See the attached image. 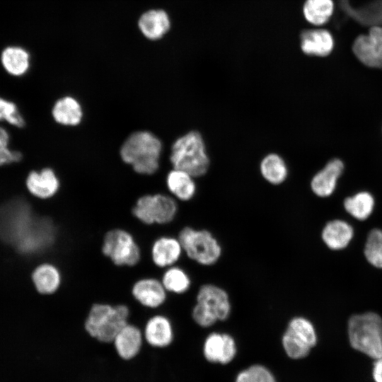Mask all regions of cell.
Masks as SVG:
<instances>
[{"label": "cell", "instance_id": "obj_34", "mask_svg": "<svg viewBox=\"0 0 382 382\" xmlns=\"http://www.w3.org/2000/svg\"><path fill=\"white\" fill-rule=\"evenodd\" d=\"M22 158L20 151L9 148V134L0 126V166L18 162Z\"/></svg>", "mask_w": 382, "mask_h": 382}, {"label": "cell", "instance_id": "obj_8", "mask_svg": "<svg viewBox=\"0 0 382 382\" xmlns=\"http://www.w3.org/2000/svg\"><path fill=\"white\" fill-rule=\"evenodd\" d=\"M175 199L166 194H146L138 197L131 212L133 217L146 226L171 223L178 213Z\"/></svg>", "mask_w": 382, "mask_h": 382}, {"label": "cell", "instance_id": "obj_4", "mask_svg": "<svg viewBox=\"0 0 382 382\" xmlns=\"http://www.w3.org/2000/svg\"><path fill=\"white\" fill-rule=\"evenodd\" d=\"M170 161L173 168L184 170L194 178L204 175L209 159L202 135L191 131L178 137L171 146Z\"/></svg>", "mask_w": 382, "mask_h": 382}, {"label": "cell", "instance_id": "obj_28", "mask_svg": "<svg viewBox=\"0 0 382 382\" xmlns=\"http://www.w3.org/2000/svg\"><path fill=\"white\" fill-rule=\"evenodd\" d=\"M311 348L316 345L318 337L313 323L303 316H294L288 322L286 328Z\"/></svg>", "mask_w": 382, "mask_h": 382}, {"label": "cell", "instance_id": "obj_29", "mask_svg": "<svg viewBox=\"0 0 382 382\" xmlns=\"http://www.w3.org/2000/svg\"><path fill=\"white\" fill-rule=\"evenodd\" d=\"M364 254L370 265L382 269V229L374 228L368 233Z\"/></svg>", "mask_w": 382, "mask_h": 382}, {"label": "cell", "instance_id": "obj_17", "mask_svg": "<svg viewBox=\"0 0 382 382\" xmlns=\"http://www.w3.org/2000/svg\"><path fill=\"white\" fill-rule=\"evenodd\" d=\"M28 190L35 197L45 199L54 197L60 187L59 180L50 168L29 173L25 180Z\"/></svg>", "mask_w": 382, "mask_h": 382}, {"label": "cell", "instance_id": "obj_35", "mask_svg": "<svg viewBox=\"0 0 382 382\" xmlns=\"http://www.w3.org/2000/svg\"><path fill=\"white\" fill-rule=\"evenodd\" d=\"M191 316L197 325L204 328L212 327L219 321L211 311L198 302L193 306Z\"/></svg>", "mask_w": 382, "mask_h": 382}, {"label": "cell", "instance_id": "obj_21", "mask_svg": "<svg viewBox=\"0 0 382 382\" xmlns=\"http://www.w3.org/2000/svg\"><path fill=\"white\" fill-rule=\"evenodd\" d=\"M62 279L59 268L51 263L38 265L32 274L35 289L40 294L45 295L56 293L62 286Z\"/></svg>", "mask_w": 382, "mask_h": 382}, {"label": "cell", "instance_id": "obj_27", "mask_svg": "<svg viewBox=\"0 0 382 382\" xmlns=\"http://www.w3.org/2000/svg\"><path fill=\"white\" fill-rule=\"evenodd\" d=\"M1 62L8 74L21 76L29 68V55L21 48L8 47L2 53Z\"/></svg>", "mask_w": 382, "mask_h": 382}, {"label": "cell", "instance_id": "obj_14", "mask_svg": "<svg viewBox=\"0 0 382 382\" xmlns=\"http://www.w3.org/2000/svg\"><path fill=\"white\" fill-rule=\"evenodd\" d=\"M196 302L205 306L218 319L225 321L231 316L232 306L227 291L214 284H204L199 286Z\"/></svg>", "mask_w": 382, "mask_h": 382}, {"label": "cell", "instance_id": "obj_37", "mask_svg": "<svg viewBox=\"0 0 382 382\" xmlns=\"http://www.w3.org/2000/svg\"><path fill=\"white\" fill-rule=\"evenodd\" d=\"M372 376L375 382H382V357L376 359L373 366Z\"/></svg>", "mask_w": 382, "mask_h": 382}, {"label": "cell", "instance_id": "obj_6", "mask_svg": "<svg viewBox=\"0 0 382 382\" xmlns=\"http://www.w3.org/2000/svg\"><path fill=\"white\" fill-rule=\"evenodd\" d=\"M36 218L25 201L11 200L0 207V238L16 247L30 233Z\"/></svg>", "mask_w": 382, "mask_h": 382}, {"label": "cell", "instance_id": "obj_30", "mask_svg": "<svg viewBox=\"0 0 382 382\" xmlns=\"http://www.w3.org/2000/svg\"><path fill=\"white\" fill-rule=\"evenodd\" d=\"M224 350V332H212L204 340L203 353L205 359L213 363H220Z\"/></svg>", "mask_w": 382, "mask_h": 382}, {"label": "cell", "instance_id": "obj_24", "mask_svg": "<svg viewBox=\"0 0 382 382\" xmlns=\"http://www.w3.org/2000/svg\"><path fill=\"white\" fill-rule=\"evenodd\" d=\"M160 279L168 294L176 295L185 294L192 284L188 273L177 265L164 269Z\"/></svg>", "mask_w": 382, "mask_h": 382}, {"label": "cell", "instance_id": "obj_36", "mask_svg": "<svg viewBox=\"0 0 382 382\" xmlns=\"http://www.w3.org/2000/svg\"><path fill=\"white\" fill-rule=\"evenodd\" d=\"M224 350L220 361L222 364L231 362L235 357L237 352L235 339L228 333H224Z\"/></svg>", "mask_w": 382, "mask_h": 382}, {"label": "cell", "instance_id": "obj_5", "mask_svg": "<svg viewBox=\"0 0 382 382\" xmlns=\"http://www.w3.org/2000/svg\"><path fill=\"white\" fill-rule=\"evenodd\" d=\"M100 253L116 267L132 268L142 257L141 248L133 233L123 227H112L103 234Z\"/></svg>", "mask_w": 382, "mask_h": 382}, {"label": "cell", "instance_id": "obj_3", "mask_svg": "<svg viewBox=\"0 0 382 382\" xmlns=\"http://www.w3.org/2000/svg\"><path fill=\"white\" fill-rule=\"evenodd\" d=\"M347 332L351 347L373 359L382 357V318L375 312L352 315Z\"/></svg>", "mask_w": 382, "mask_h": 382}, {"label": "cell", "instance_id": "obj_13", "mask_svg": "<svg viewBox=\"0 0 382 382\" xmlns=\"http://www.w3.org/2000/svg\"><path fill=\"white\" fill-rule=\"evenodd\" d=\"M142 331L144 341L154 348H166L174 340L172 321L163 313H155L149 316L144 324Z\"/></svg>", "mask_w": 382, "mask_h": 382}, {"label": "cell", "instance_id": "obj_1", "mask_svg": "<svg viewBox=\"0 0 382 382\" xmlns=\"http://www.w3.org/2000/svg\"><path fill=\"white\" fill-rule=\"evenodd\" d=\"M131 312L129 305L123 302H93L86 313L83 329L92 339L112 343L118 332L130 322Z\"/></svg>", "mask_w": 382, "mask_h": 382}, {"label": "cell", "instance_id": "obj_33", "mask_svg": "<svg viewBox=\"0 0 382 382\" xmlns=\"http://www.w3.org/2000/svg\"><path fill=\"white\" fill-rule=\"evenodd\" d=\"M0 121L21 128L25 125V120L17 105L12 101L0 97Z\"/></svg>", "mask_w": 382, "mask_h": 382}, {"label": "cell", "instance_id": "obj_19", "mask_svg": "<svg viewBox=\"0 0 382 382\" xmlns=\"http://www.w3.org/2000/svg\"><path fill=\"white\" fill-rule=\"evenodd\" d=\"M353 236V227L347 221L340 219L328 221L321 231L323 243L333 250H340L347 247Z\"/></svg>", "mask_w": 382, "mask_h": 382}, {"label": "cell", "instance_id": "obj_32", "mask_svg": "<svg viewBox=\"0 0 382 382\" xmlns=\"http://www.w3.org/2000/svg\"><path fill=\"white\" fill-rule=\"evenodd\" d=\"M235 382H276L271 371L265 366L255 364L241 371Z\"/></svg>", "mask_w": 382, "mask_h": 382}, {"label": "cell", "instance_id": "obj_31", "mask_svg": "<svg viewBox=\"0 0 382 382\" xmlns=\"http://www.w3.org/2000/svg\"><path fill=\"white\" fill-rule=\"evenodd\" d=\"M282 344L287 356L293 359H300L307 357L311 349L309 346L287 329L282 335Z\"/></svg>", "mask_w": 382, "mask_h": 382}, {"label": "cell", "instance_id": "obj_11", "mask_svg": "<svg viewBox=\"0 0 382 382\" xmlns=\"http://www.w3.org/2000/svg\"><path fill=\"white\" fill-rule=\"evenodd\" d=\"M299 39L300 50L307 56L325 57L334 50L333 35L328 29L324 28L303 29Z\"/></svg>", "mask_w": 382, "mask_h": 382}, {"label": "cell", "instance_id": "obj_15", "mask_svg": "<svg viewBox=\"0 0 382 382\" xmlns=\"http://www.w3.org/2000/svg\"><path fill=\"white\" fill-rule=\"evenodd\" d=\"M144 342L142 329L137 325L129 322L118 332L112 344L120 359L129 361L139 355Z\"/></svg>", "mask_w": 382, "mask_h": 382}, {"label": "cell", "instance_id": "obj_22", "mask_svg": "<svg viewBox=\"0 0 382 382\" xmlns=\"http://www.w3.org/2000/svg\"><path fill=\"white\" fill-rule=\"evenodd\" d=\"M334 11L333 0H304L301 7L304 21L313 27L328 23Z\"/></svg>", "mask_w": 382, "mask_h": 382}, {"label": "cell", "instance_id": "obj_12", "mask_svg": "<svg viewBox=\"0 0 382 382\" xmlns=\"http://www.w3.org/2000/svg\"><path fill=\"white\" fill-rule=\"evenodd\" d=\"M183 253V249L178 238L170 235L155 238L149 249L152 264L161 270L176 265Z\"/></svg>", "mask_w": 382, "mask_h": 382}, {"label": "cell", "instance_id": "obj_10", "mask_svg": "<svg viewBox=\"0 0 382 382\" xmlns=\"http://www.w3.org/2000/svg\"><path fill=\"white\" fill-rule=\"evenodd\" d=\"M352 50L364 65L382 69V26L372 25L366 33L358 35L353 42Z\"/></svg>", "mask_w": 382, "mask_h": 382}, {"label": "cell", "instance_id": "obj_26", "mask_svg": "<svg viewBox=\"0 0 382 382\" xmlns=\"http://www.w3.org/2000/svg\"><path fill=\"white\" fill-rule=\"evenodd\" d=\"M260 172L267 181L273 185H279L286 180L288 169L282 157L276 154H270L262 160Z\"/></svg>", "mask_w": 382, "mask_h": 382}, {"label": "cell", "instance_id": "obj_16", "mask_svg": "<svg viewBox=\"0 0 382 382\" xmlns=\"http://www.w3.org/2000/svg\"><path fill=\"white\" fill-rule=\"evenodd\" d=\"M137 25L145 38L156 41L163 38L169 32L171 21L166 10L151 8L140 15Z\"/></svg>", "mask_w": 382, "mask_h": 382}, {"label": "cell", "instance_id": "obj_18", "mask_svg": "<svg viewBox=\"0 0 382 382\" xmlns=\"http://www.w3.org/2000/svg\"><path fill=\"white\" fill-rule=\"evenodd\" d=\"M343 168L344 164L340 159L335 158L329 161L311 180V187L314 194L320 197L332 195Z\"/></svg>", "mask_w": 382, "mask_h": 382}, {"label": "cell", "instance_id": "obj_2", "mask_svg": "<svg viewBox=\"0 0 382 382\" xmlns=\"http://www.w3.org/2000/svg\"><path fill=\"white\" fill-rule=\"evenodd\" d=\"M162 142L154 134L138 130L130 134L120 149L122 161L141 175L155 173L160 163Z\"/></svg>", "mask_w": 382, "mask_h": 382}, {"label": "cell", "instance_id": "obj_25", "mask_svg": "<svg viewBox=\"0 0 382 382\" xmlns=\"http://www.w3.org/2000/svg\"><path fill=\"white\" fill-rule=\"evenodd\" d=\"M374 199L367 192H361L347 197L344 201V207L352 217L359 221H364L372 214Z\"/></svg>", "mask_w": 382, "mask_h": 382}, {"label": "cell", "instance_id": "obj_7", "mask_svg": "<svg viewBox=\"0 0 382 382\" xmlns=\"http://www.w3.org/2000/svg\"><path fill=\"white\" fill-rule=\"evenodd\" d=\"M177 237L187 257L200 265L212 266L222 255L219 241L207 229L185 226L180 230Z\"/></svg>", "mask_w": 382, "mask_h": 382}, {"label": "cell", "instance_id": "obj_23", "mask_svg": "<svg viewBox=\"0 0 382 382\" xmlns=\"http://www.w3.org/2000/svg\"><path fill=\"white\" fill-rule=\"evenodd\" d=\"M193 178L184 170L173 168L166 177L167 188L176 199L183 202L189 201L196 192V184Z\"/></svg>", "mask_w": 382, "mask_h": 382}, {"label": "cell", "instance_id": "obj_20", "mask_svg": "<svg viewBox=\"0 0 382 382\" xmlns=\"http://www.w3.org/2000/svg\"><path fill=\"white\" fill-rule=\"evenodd\" d=\"M51 114L57 123L74 127L81 123L83 112L81 103L76 98L64 96L55 101Z\"/></svg>", "mask_w": 382, "mask_h": 382}, {"label": "cell", "instance_id": "obj_9", "mask_svg": "<svg viewBox=\"0 0 382 382\" xmlns=\"http://www.w3.org/2000/svg\"><path fill=\"white\" fill-rule=\"evenodd\" d=\"M132 299L147 310H157L163 306L168 293L160 279L150 275L136 279L129 289Z\"/></svg>", "mask_w": 382, "mask_h": 382}]
</instances>
